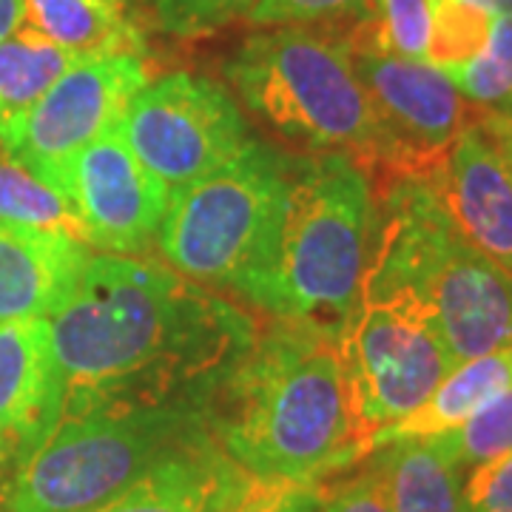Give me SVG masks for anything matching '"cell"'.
Instances as JSON below:
<instances>
[{
    "label": "cell",
    "mask_w": 512,
    "mask_h": 512,
    "mask_svg": "<svg viewBox=\"0 0 512 512\" xmlns=\"http://www.w3.org/2000/svg\"><path fill=\"white\" fill-rule=\"evenodd\" d=\"M60 419L106 407L208 410L251 353V313L151 256L89 254L46 316Z\"/></svg>",
    "instance_id": "1"
},
{
    "label": "cell",
    "mask_w": 512,
    "mask_h": 512,
    "mask_svg": "<svg viewBox=\"0 0 512 512\" xmlns=\"http://www.w3.org/2000/svg\"><path fill=\"white\" fill-rule=\"evenodd\" d=\"M239 467L271 481H328L365 461L339 339L271 319L205 410Z\"/></svg>",
    "instance_id": "2"
},
{
    "label": "cell",
    "mask_w": 512,
    "mask_h": 512,
    "mask_svg": "<svg viewBox=\"0 0 512 512\" xmlns=\"http://www.w3.org/2000/svg\"><path fill=\"white\" fill-rule=\"evenodd\" d=\"M362 296L404 299L456 362L512 345V276L458 234L427 180H384Z\"/></svg>",
    "instance_id": "3"
},
{
    "label": "cell",
    "mask_w": 512,
    "mask_h": 512,
    "mask_svg": "<svg viewBox=\"0 0 512 512\" xmlns=\"http://www.w3.org/2000/svg\"><path fill=\"white\" fill-rule=\"evenodd\" d=\"M376 217L362 165L345 154L288 157L274 262L251 305L339 339L362 305Z\"/></svg>",
    "instance_id": "4"
},
{
    "label": "cell",
    "mask_w": 512,
    "mask_h": 512,
    "mask_svg": "<svg viewBox=\"0 0 512 512\" xmlns=\"http://www.w3.org/2000/svg\"><path fill=\"white\" fill-rule=\"evenodd\" d=\"M225 74L242 106L293 146L376 163V120L339 35L311 26H271L251 35Z\"/></svg>",
    "instance_id": "5"
},
{
    "label": "cell",
    "mask_w": 512,
    "mask_h": 512,
    "mask_svg": "<svg viewBox=\"0 0 512 512\" xmlns=\"http://www.w3.org/2000/svg\"><path fill=\"white\" fill-rule=\"evenodd\" d=\"M288 191V157L251 140L228 163L171 191L154 237L168 268L254 302L271 271Z\"/></svg>",
    "instance_id": "6"
},
{
    "label": "cell",
    "mask_w": 512,
    "mask_h": 512,
    "mask_svg": "<svg viewBox=\"0 0 512 512\" xmlns=\"http://www.w3.org/2000/svg\"><path fill=\"white\" fill-rule=\"evenodd\" d=\"M202 427L205 413L191 407H106L60 419L15 464L6 510L94 512Z\"/></svg>",
    "instance_id": "7"
},
{
    "label": "cell",
    "mask_w": 512,
    "mask_h": 512,
    "mask_svg": "<svg viewBox=\"0 0 512 512\" xmlns=\"http://www.w3.org/2000/svg\"><path fill=\"white\" fill-rule=\"evenodd\" d=\"M359 427L373 436L419 410L458 365L439 330L404 299L362 296L339 336Z\"/></svg>",
    "instance_id": "8"
},
{
    "label": "cell",
    "mask_w": 512,
    "mask_h": 512,
    "mask_svg": "<svg viewBox=\"0 0 512 512\" xmlns=\"http://www.w3.org/2000/svg\"><path fill=\"white\" fill-rule=\"evenodd\" d=\"M117 131L168 191L211 174L254 140L231 92L194 72L148 83L128 103Z\"/></svg>",
    "instance_id": "9"
},
{
    "label": "cell",
    "mask_w": 512,
    "mask_h": 512,
    "mask_svg": "<svg viewBox=\"0 0 512 512\" xmlns=\"http://www.w3.org/2000/svg\"><path fill=\"white\" fill-rule=\"evenodd\" d=\"M348 52L379 137L370 183L430 180L458 134L473 123L476 106L433 63L367 49Z\"/></svg>",
    "instance_id": "10"
},
{
    "label": "cell",
    "mask_w": 512,
    "mask_h": 512,
    "mask_svg": "<svg viewBox=\"0 0 512 512\" xmlns=\"http://www.w3.org/2000/svg\"><path fill=\"white\" fill-rule=\"evenodd\" d=\"M151 83L143 55L80 60L20 120L0 131V151L63 194L77 151L117 128L128 103Z\"/></svg>",
    "instance_id": "11"
},
{
    "label": "cell",
    "mask_w": 512,
    "mask_h": 512,
    "mask_svg": "<svg viewBox=\"0 0 512 512\" xmlns=\"http://www.w3.org/2000/svg\"><path fill=\"white\" fill-rule=\"evenodd\" d=\"M86 245L103 254L140 256L154 242L171 191L140 163L117 128L77 151L63 180Z\"/></svg>",
    "instance_id": "12"
},
{
    "label": "cell",
    "mask_w": 512,
    "mask_h": 512,
    "mask_svg": "<svg viewBox=\"0 0 512 512\" xmlns=\"http://www.w3.org/2000/svg\"><path fill=\"white\" fill-rule=\"evenodd\" d=\"M427 183L458 234L512 276V165L493 140L470 123Z\"/></svg>",
    "instance_id": "13"
},
{
    "label": "cell",
    "mask_w": 512,
    "mask_h": 512,
    "mask_svg": "<svg viewBox=\"0 0 512 512\" xmlns=\"http://www.w3.org/2000/svg\"><path fill=\"white\" fill-rule=\"evenodd\" d=\"M60 416L46 319L0 322V464L32 453Z\"/></svg>",
    "instance_id": "14"
},
{
    "label": "cell",
    "mask_w": 512,
    "mask_h": 512,
    "mask_svg": "<svg viewBox=\"0 0 512 512\" xmlns=\"http://www.w3.org/2000/svg\"><path fill=\"white\" fill-rule=\"evenodd\" d=\"M248 478L202 427L94 512H228Z\"/></svg>",
    "instance_id": "15"
},
{
    "label": "cell",
    "mask_w": 512,
    "mask_h": 512,
    "mask_svg": "<svg viewBox=\"0 0 512 512\" xmlns=\"http://www.w3.org/2000/svg\"><path fill=\"white\" fill-rule=\"evenodd\" d=\"M86 259L89 245L72 234L0 222V322L46 319Z\"/></svg>",
    "instance_id": "16"
},
{
    "label": "cell",
    "mask_w": 512,
    "mask_h": 512,
    "mask_svg": "<svg viewBox=\"0 0 512 512\" xmlns=\"http://www.w3.org/2000/svg\"><path fill=\"white\" fill-rule=\"evenodd\" d=\"M20 26L77 60L146 57V32L126 0H23Z\"/></svg>",
    "instance_id": "17"
},
{
    "label": "cell",
    "mask_w": 512,
    "mask_h": 512,
    "mask_svg": "<svg viewBox=\"0 0 512 512\" xmlns=\"http://www.w3.org/2000/svg\"><path fill=\"white\" fill-rule=\"evenodd\" d=\"M512 387V345L510 348L484 353L476 359L458 362L441 384L430 393V399L413 410L402 421L390 424L373 436V450L396 439H430L467 421L478 407L495 399Z\"/></svg>",
    "instance_id": "18"
},
{
    "label": "cell",
    "mask_w": 512,
    "mask_h": 512,
    "mask_svg": "<svg viewBox=\"0 0 512 512\" xmlns=\"http://www.w3.org/2000/svg\"><path fill=\"white\" fill-rule=\"evenodd\" d=\"M367 464L393 512H464L461 470L433 439L387 441L367 456Z\"/></svg>",
    "instance_id": "19"
},
{
    "label": "cell",
    "mask_w": 512,
    "mask_h": 512,
    "mask_svg": "<svg viewBox=\"0 0 512 512\" xmlns=\"http://www.w3.org/2000/svg\"><path fill=\"white\" fill-rule=\"evenodd\" d=\"M80 60L20 26L0 43V131L20 120Z\"/></svg>",
    "instance_id": "20"
},
{
    "label": "cell",
    "mask_w": 512,
    "mask_h": 512,
    "mask_svg": "<svg viewBox=\"0 0 512 512\" xmlns=\"http://www.w3.org/2000/svg\"><path fill=\"white\" fill-rule=\"evenodd\" d=\"M430 32H433L430 0H373L370 18L339 37L345 40L348 49H367V52L427 63Z\"/></svg>",
    "instance_id": "21"
},
{
    "label": "cell",
    "mask_w": 512,
    "mask_h": 512,
    "mask_svg": "<svg viewBox=\"0 0 512 512\" xmlns=\"http://www.w3.org/2000/svg\"><path fill=\"white\" fill-rule=\"evenodd\" d=\"M0 222L37 231H60L83 239V228L69 200L37 180L23 165L0 151ZM86 242V239H83Z\"/></svg>",
    "instance_id": "22"
},
{
    "label": "cell",
    "mask_w": 512,
    "mask_h": 512,
    "mask_svg": "<svg viewBox=\"0 0 512 512\" xmlns=\"http://www.w3.org/2000/svg\"><path fill=\"white\" fill-rule=\"evenodd\" d=\"M441 72L478 109H498L512 100V12L493 18L476 55Z\"/></svg>",
    "instance_id": "23"
},
{
    "label": "cell",
    "mask_w": 512,
    "mask_h": 512,
    "mask_svg": "<svg viewBox=\"0 0 512 512\" xmlns=\"http://www.w3.org/2000/svg\"><path fill=\"white\" fill-rule=\"evenodd\" d=\"M444 456L458 470H470L481 461L510 453L512 450V387L498 393L495 399L478 407L476 413L458 427L430 436Z\"/></svg>",
    "instance_id": "24"
},
{
    "label": "cell",
    "mask_w": 512,
    "mask_h": 512,
    "mask_svg": "<svg viewBox=\"0 0 512 512\" xmlns=\"http://www.w3.org/2000/svg\"><path fill=\"white\" fill-rule=\"evenodd\" d=\"M430 6H433V32H430L427 63L447 69L476 55L490 35L493 18L461 0H430Z\"/></svg>",
    "instance_id": "25"
},
{
    "label": "cell",
    "mask_w": 512,
    "mask_h": 512,
    "mask_svg": "<svg viewBox=\"0 0 512 512\" xmlns=\"http://www.w3.org/2000/svg\"><path fill=\"white\" fill-rule=\"evenodd\" d=\"M373 12V0H256L248 23L256 29L271 26H330L345 29L365 23Z\"/></svg>",
    "instance_id": "26"
},
{
    "label": "cell",
    "mask_w": 512,
    "mask_h": 512,
    "mask_svg": "<svg viewBox=\"0 0 512 512\" xmlns=\"http://www.w3.org/2000/svg\"><path fill=\"white\" fill-rule=\"evenodd\" d=\"M146 3L151 23L171 37H205L222 26L248 18L256 0H140Z\"/></svg>",
    "instance_id": "27"
},
{
    "label": "cell",
    "mask_w": 512,
    "mask_h": 512,
    "mask_svg": "<svg viewBox=\"0 0 512 512\" xmlns=\"http://www.w3.org/2000/svg\"><path fill=\"white\" fill-rule=\"evenodd\" d=\"M328 481H271L248 478L228 512H322Z\"/></svg>",
    "instance_id": "28"
},
{
    "label": "cell",
    "mask_w": 512,
    "mask_h": 512,
    "mask_svg": "<svg viewBox=\"0 0 512 512\" xmlns=\"http://www.w3.org/2000/svg\"><path fill=\"white\" fill-rule=\"evenodd\" d=\"M461 501L464 512H512V450L470 467Z\"/></svg>",
    "instance_id": "29"
},
{
    "label": "cell",
    "mask_w": 512,
    "mask_h": 512,
    "mask_svg": "<svg viewBox=\"0 0 512 512\" xmlns=\"http://www.w3.org/2000/svg\"><path fill=\"white\" fill-rule=\"evenodd\" d=\"M322 512H393L376 470L367 464L356 476L330 484Z\"/></svg>",
    "instance_id": "30"
},
{
    "label": "cell",
    "mask_w": 512,
    "mask_h": 512,
    "mask_svg": "<svg viewBox=\"0 0 512 512\" xmlns=\"http://www.w3.org/2000/svg\"><path fill=\"white\" fill-rule=\"evenodd\" d=\"M473 123L493 140L498 151L507 157V163L512 165V100L498 109H478L476 106Z\"/></svg>",
    "instance_id": "31"
},
{
    "label": "cell",
    "mask_w": 512,
    "mask_h": 512,
    "mask_svg": "<svg viewBox=\"0 0 512 512\" xmlns=\"http://www.w3.org/2000/svg\"><path fill=\"white\" fill-rule=\"evenodd\" d=\"M23 20V0H0V43L15 35Z\"/></svg>",
    "instance_id": "32"
},
{
    "label": "cell",
    "mask_w": 512,
    "mask_h": 512,
    "mask_svg": "<svg viewBox=\"0 0 512 512\" xmlns=\"http://www.w3.org/2000/svg\"><path fill=\"white\" fill-rule=\"evenodd\" d=\"M467 6H473L478 12H487L490 18H498V15H510L512 12V0H461Z\"/></svg>",
    "instance_id": "33"
},
{
    "label": "cell",
    "mask_w": 512,
    "mask_h": 512,
    "mask_svg": "<svg viewBox=\"0 0 512 512\" xmlns=\"http://www.w3.org/2000/svg\"><path fill=\"white\" fill-rule=\"evenodd\" d=\"M126 3H128V6H131V3H140V0H126Z\"/></svg>",
    "instance_id": "34"
}]
</instances>
